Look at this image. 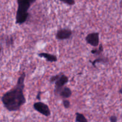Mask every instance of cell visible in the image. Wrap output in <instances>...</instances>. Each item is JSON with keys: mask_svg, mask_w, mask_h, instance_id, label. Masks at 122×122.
Masks as SVG:
<instances>
[{"mask_svg": "<svg viewBox=\"0 0 122 122\" xmlns=\"http://www.w3.org/2000/svg\"><path fill=\"white\" fill-rule=\"evenodd\" d=\"M26 73L23 72L18 78L16 85L11 90L4 93L1 97L4 107L9 112H17L26 103L24 95Z\"/></svg>", "mask_w": 122, "mask_h": 122, "instance_id": "6da1fadb", "label": "cell"}, {"mask_svg": "<svg viewBox=\"0 0 122 122\" xmlns=\"http://www.w3.org/2000/svg\"><path fill=\"white\" fill-rule=\"evenodd\" d=\"M36 0H17V10L15 15V24L21 25L28 19L29 13L28 10Z\"/></svg>", "mask_w": 122, "mask_h": 122, "instance_id": "7a4b0ae2", "label": "cell"}, {"mask_svg": "<svg viewBox=\"0 0 122 122\" xmlns=\"http://www.w3.org/2000/svg\"><path fill=\"white\" fill-rule=\"evenodd\" d=\"M33 108L38 113H41L45 117H49L51 115V110L48 106L41 101L36 102L33 104Z\"/></svg>", "mask_w": 122, "mask_h": 122, "instance_id": "3957f363", "label": "cell"}, {"mask_svg": "<svg viewBox=\"0 0 122 122\" xmlns=\"http://www.w3.org/2000/svg\"><path fill=\"white\" fill-rule=\"evenodd\" d=\"M85 41L87 44L94 47H97L100 44V33L98 32L89 33L85 37Z\"/></svg>", "mask_w": 122, "mask_h": 122, "instance_id": "277c9868", "label": "cell"}, {"mask_svg": "<svg viewBox=\"0 0 122 122\" xmlns=\"http://www.w3.org/2000/svg\"><path fill=\"white\" fill-rule=\"evenodd\" d=\"M73 34L71 30L69 29H61L57 30L56 34V38L58 40H66L70 39Z\"/></svg>", "mask_w": 122, "mask_h": 122, "instance_id": "5b68a950", "label": "cell"}, {"mask_svg": "<svg viewBox=\"0 0 122 122\" xmlns=\"http://www.w3.org/2000/svg\"><path fill=\"white\" fill-rule=\"evenodd\" d=\"M54 93L56 96H59L63 99L69 98L72 95L71 90L67 86H63V88L58 89H54Z\"/></svg>", "mask_w": 122, "mask_h": 122, "instance_id": "8992f818", "label": "cell"}, {"mask_svg": "<svg viewBox=\"0 0 122 122\" xmlns=\"http://www.w3.org/2000/svg\"><path fill=\"white\" fill-rule=\"evenodd\" d=\"M68 82H69V77L67 76H66L65 75H64L63 73H61L60 76L55 82L54 89H58L63 88Z\"/></svg>", "mask_w": 122, "mask_h": 122, "instance_id": "52a82bcc", "label": "cell"}, {"mask_svg": "<svg viewBox=\"0 0 122 122\" xmlns=\"http://www.w3.org/2000/svg\"><path fill=\"white\" fill-rule=\"evenodd\" d=\"M38 56L39 57L44 58L48 62L57 61V57L56 55L51 54L50 53H46V52H41V53L38 54Z\"/></svg>", "mask_w": 122, "mask_h": 122, "instance_id": "ba28073f", "label": "cell"}, {"mask_svg": "<svg viewBox=\"0 0 122 122\" xmlns=\"http://www.w3.org/2000/svg\"><path fill=\"white\" fill-rule=\"evenodd\" d=\"M90 63H91L93 67L97 68L96 64L97 63H103V64H106V63H108L109 62V60L107 57H104L103 56V55H101V56H98V58H97L96 59L94 60V61H89Z\"/></svg>", "mask_w": 122, "mask_h": 122, "instance_id": "9c48e42d", "label": "cell"}, {"mask_svg": "<svg viewBox=\"0 0 122 122\" xmlns=\"http://www.w3.org/2000/svg\"><path fill=\"white\" fill-rule=\"evenodd\" d=\"M104 51V47L102 46V44H100L98 49H93L91 51V53L92 54L95 55L96 56H100L102 55V52Z\"/></svg>", "mask_w": 122, "mask_h": 122, "instance_id": "30bf717a", "label": "cell"}, {"mask_svg": "<svg viewBox=\"0 0 122 122\" xmlns=\"http://www.w3.org/2000/svg\"><path fill=\"white\" fill-rule=\"evenodd\" d=\"M4 41L5 42V45L7 47L10 46H13L14 44V38L12 36L5 35L4 37Z\"/></svg>", "mask_w": 122, "mask_h": 122, "instance_id": "8fae6325", "label": "cell"}, {"mask_svg": "<svg viewBox=\"0 0 122 122\" xmlns=\"http://www.w3.org/2000/svg\"><path fill=\"white\" fill-rule=\"evenodd\" d=\"M75 121L76 122H88V120L83 114H81L80 113H76Z\"/></svg>", "mask_w": 122, "mask_h": 122, "instance_id": "7c38bea8", "label": "cell"}, {"mask_svg": "<svg viewBox=\"0 0 122 122\" xmlns=\"http://www.w3.org/2000/svg\"><path fill=\"white\" fill-rule=\"evenodd\" d=\"M61 74V73H60L57 74V75H54V76H52L51 77H50V82L51 83H54V82H56V81H57V79H58V77L60 76Z\"/></svg>", "mask_w": 122, "mask_h": 122, "instance_id": "4fadbf2b", "label": "cell"}, {"mask_svg": "<svg viewBox=\"0 0 122 122\" xmlns=\"http://www.w3.org/2000/svg\"><path fill=\"white\" fill-rule=\"evenodd\" d=\"M59 1L69 5H73L76 3L75 0H59Z\"/></svg>", "mask_w": 122, "mask_h": 122, "instance_id": "5bb4252c", "label": "cell"}, {"mask_svg": "<svg viewBox=\"0 0 122 122\" xmlns=\"http://www.w3.org/2000/svg\"><path fill=\"white\" fill-rule=\"evenodd\" d=\"M63 105L66 108H69L70 107L71 104H70V101L67 99H63Z\"/></svg>", "mask_w": 122, "mask_h": 122, "instance_id": "9a60e30c", "label": "cell"}, {"mask_svg": "<svg viewBox=\"0 0 122 122\" xmlns=\"http://www.w3.org/2000/svg\"><path fill=\"white\" fill-rule=\"evenodd\" d=\"M117 120V117L116 116H112L110 117V121L111 122H116Z\"/></svg>", "mask_w": 122, "mask_h": 122, "instance_id": "2e32d148", "label": "cell"}, {"mask_svg": "<svg viewBox=\"0 0 122 122\" xmlns=\"http://www.w3.org/2000/svg\"><path fill=\"white\" fill-rule=\"evenodd\" d=\"M42 94V92H41V91L38 92V94H37V95H36V98L37 100H41V96Z\"/></svg>", "mask_w": 122, "mask_h": 122, "instance_id": "e0dca14e", "label": "cell"}, {"mask_svg": "<svg viewBox=\"0 0 122 122\" xmlns=\"http://www.w3.org/2000/svg\"><path fill=\"white\" fill-rule=\"evenodd\" d=\"M119 92L120 93V94H122V85L121 88H120V89H119Z\"/></svg>", "mask_w": 122, "mask_h": 122, "instance_id": "ac0fdd59", "label": "cell"}, {"mask_svg": "<svg viewBox=\"0 0 122 122\" xmlns=\"http://www.w3.org/2000/svg\"><path fill=\"white\" fill-rule=\"evenodd\" d=\"M120 4H122V0L121 1V2H120Z\"/></svg>", "mask_w": 122, "mask_h": 122, "instance_id": "d6986e66", "label": "cell"}]
</instances>
